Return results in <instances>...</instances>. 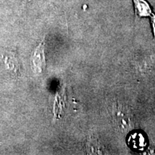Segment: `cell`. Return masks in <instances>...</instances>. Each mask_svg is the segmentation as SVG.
I'll return each instance as SVG.
<instances>
[{
  "label": "cell",
  "mask_w": 155,
  "mask_h": 155,
  "mask_svg": "<svg viewBox=\"0 0 155 155\" xmlns=\"http://www.w3.org/2000/svg\"><path fill=\"white\" fill-rule=\"evenodd\" d=\"M45 40L39 44L31 56L32 68L36 73H41L46 67L45 55Z\"/></svg>",
  "instance_id": "7a4b0ae2"
},
{
  "label": "cell",
  "mask_w": 155,
  "mask_h": 155,
  "mask_svg": "<svg viewBox=\"0 0 155 155\" xmlns=\"http://www.w3.org/2000/svg\"><path fill=\"white\" fill-rule=\"evenodd\" d=\"M152 27H153V30H154V35L155 37V15H153L152 17Z\"/></svg>",
  "instance_id": "5b68a950"
},
{
  "label": "cell",
  "mask_w": 155,
  "mask_h": 155,
  "mask_svg": "<svg viewBox=\"0 0 155 155\" xmlns=\"http://www.w3.org/2000/svg\"><path fill=\"white\" fill-rule=\"evenodd\" d=\"M135 15L139 17L152 16V9L146 0H133Z\"/></svg>",
  "instance_id": "3957f363"
},
{
  "label": "cell",
  "mask_w": 155,
  "mask_h": 155,
  "mask_svg": "<svg viewBox=\"0 0 155 155\" xmlns=\"http://www.w3.org/2000/svg\"><path fill=\"white\" fill-rule=\"evenodd\" d=\"M129 144L134 150H142L147 144V141L144 136L141 133H134L129 138Z\"/></svg>",
  "instance_id": "277c9868"
},
{
  "label": "cell",
  "mask_w": 155,
  "mask_h": 155,
  "mask_svg": "<svg viewBox=\"0 0 155 155\" xmlns=\"http://www.w3.org/2000/svg\"><path fill=\"white\" fill-rule=\"evenodd\" d=\"M114 121L116 127L121 132H127L132 125V114L129 108L124 105L116 106L113 111Z\"/></svg>",
  "instance_id": "6da1fadb"
}]
</instances>
